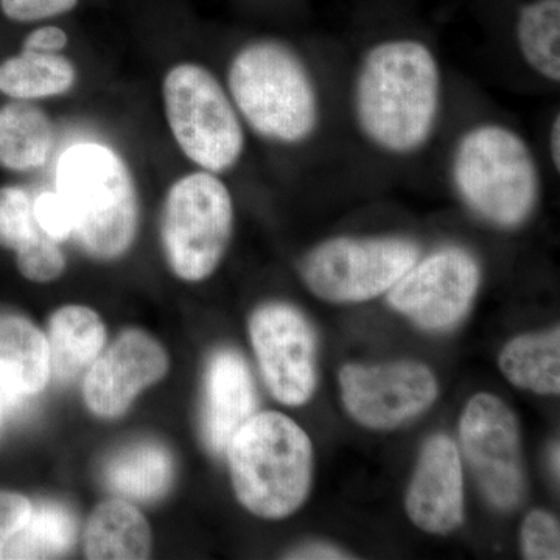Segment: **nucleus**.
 <instances>
[{
    "label": "nucleus",
    "instance_id": "f257e3e1",
    "mask_svg": "<svg viewBox=\"0 0 560 560\" xmlns=\"http://www.w3.org/2000/svg\"><path fill=\"white\" fill-rule=\"evenodd\" d=\"M352 109L375 149L393 156L418 153L441 119L442 73L433 50L410 38L374 44L357 68Z\"/></svg>",
    "mask_w": 560,
    "mask_h": 560
},
{
    "label": "nucleus",
    "instance_id": "f03ea898",
    "mask_svg": "<svg viewBox=\"0 0 560 560\" xmlns=\"http://www.w3.org/2000/svg\"><path fill=\"white\" fill-rule=\"evenodd\" d=\"M228 90L243 120L268 142L300 145L318 131V88L285 43L260 39L242 47L228 70Z\"/></svg>",
    "mask_w": 560,
    "mask_h": 560
},
{
    "label": "nucleus",
    "instance_id": "7ed1b4c3",
    "mask_svg": "<svg viewBox=\"0 0 560 560\" xmlns=\"http://www.w3.org/2000/svg\"><path fill=\"white\" fill-rule=\"evenodd\" d=\"M57 191L72 215V237L97 260L131 248L139 228V197L130 167L102 143H77L61 154Z\"/></svg>",
    "mask_w": 560,
    "mask_h": 560
},
{
    "label": "nucleus",
    "instance_id": "20e7f679",
    "mask_svg": "<svg viewBox=\"0 0 560 560\" xmlns=\"http://www.w3.org/2000/svg\"><path fill=\"white\" fill-rule=\"evenodd\" d=\"M235 495L250 514L280 521L311 492V438L289 416L267 411L246 420L226 448Z\"/></svg>",
    "mask_w": 560,
    "mask_h": 560
},
{
    "label": "nucleus",
    "instance_id": "39448f33",
    "mask_svg": "<svg viewBox=\"0 0 560 560\" xmlns=\"http://www.w3.org/2000/svg\"><path fill=\"white\" fill-rule=\"evenodd\" d=\"M451 176L464 205L493 226H521L539 202L536 158L506 125L489 121L464 132L453 150Z\"/></svg>",
    "mask_w": 560,
    "mask_h": 560
},
{
    "label": "nucleus",
    "instance_id": "423d86ee",
    "mask_svg": "<svg viewBox=\"0 0 560 560\" xmlns=\"http://www.w3.org/2000/svg\"><path fill=\"white\" fill-rule=\"evenodd\" d=\"M165 117L180 151L201 171L234 168L245 151L237 109L217 77L205 66L183 62L162 84Z\"/></svg>",
    "mask_w": 560,
    "mask_h": 560
},
{
    "label": "nucleus",
    "instance_id": "0eeeda50",
    "mask_svg": "<svg viewBox=\"0 0 560 560\" xmlns=\"http://www.w3.org/2000/svg\"><path fill=\"white\" fill-rule=\"evenodd\" d=\"M234 201L215 173L176 180L162 210L161 242L176 278L201 282L219 268L232 237Z\"/></svg>",
    "mask_w": 560,
    "mask_h": 560
},
{
    "label": "nucleus",
    "instance_id": "6e6552de",
    "mask_svg": "<svg viewBox=\"0 0 560 560\" xmlns=\"http://www.w3.org/2000/svg\"><path fill=\"white\" fill-rule=\"evenodd\" d=\"M419 257V246L410 238H330L302 259L301 276L320 300L363 302L388 293Z\"/></svg>",
    "mask_w": 560,
    "mask_h": 560
},
{
    "label": "nucleus",
    "instance_id": "1a4fd4ad",
    "mask_svg": "<svg viewBox=\"0 0 560 560\" xmlns=\"http://www.w3.org/2000/svg\"><path fill=\"white\" fill-rule=\"evenodd\" d=\"M464 455L493 506L512 511L525 493L518 423L511 408L492 394H477L459 422Z\"/></svg>",
    "mask_w": 560,
    "mask_h": 560
},
{
    "label": "nucleus",
    "instance_id": "9d476101",
    "mask_svg": "<svg viewBox=\"0 0 560 560\" xmlns=\"http://www.w3.org/2000/svg\"><path fill=\"white\" fill-rule=\"evenodd\" d=\"M477 257L460 246H444L416 260L388 291L394 311L429 330L455 326L480 289Z\"/></svg>",
    "mask_w": 560,
    "mask_h": 560
},
{
    "label": "nucleus",
    "instance_id": "9b49d317",
    "mask_svg": "<svg viewBox=\"0 0 560 560\" xmlns=\"http://www.w3.org/2000/svg\"><path fill=\"white\" fill-rule=\"evenodd\" d=\"M249 337L265 383L283 405L307 404L316 389V337L298 308L267 304L249 319Z\"/></svg>",
    "mask_w": 560,
    "mask_h": 560
},
{
    "label": "nucleus",
    "instance_id": "f8f14e48",
    "mask_svg": "<svg viewBox=\"0 0 560 560\" xmlns=\"http://www.w3.org/2000/svg\"><path fill=\"white\" fill-rule=\"evenodd\" d=\"M341 399L360 425L388 430L430 408L438 382L425 364L416 361L348 364L340 372Z\"/></svg>",
    "mask_w": 560,
    "mask_h": 560
},
{
    "label": "nucleus",
    "instance_id": "ddd939ff",
    "mask_svg": "<svg viewBox=\"0 0 560 560\" xmlns=\"http://www.w3.org/2000/svg\"><path fill=\"white\" fill-rule=\"evenodd\" d=\"M164 348L142 330H125L98 355L84 381V401L95 416L119 418L143 389L167 374Z\"/></svg>",
    "mask_w": 560,
    "mask_h": 560
},
{
    "label": "nucleus",
    "instance_id": "4468645a",
    "mask_svg": "<svg viewBox=\"0 0 560 560\" xmlns=\"http://www.w3.org/2000/svg\"><path fill=\"white\" fill-rule=\"evenodd\" d=\"M408 515L418 528L448 534L464 521V474L458 447L445 434L425 442L407 492Z\"/></svg>",
    "mask_w": 560,
    "mask_h": 560
},
{
    "label": "nucleus",
    "instance_id": "2eb2a0df",
    "mask_svg": "<svg viewBox=\"0 0 560 560\" xmlns=\"http://www.w3.org/2000/svg\"><path fill=\"white\" fill-rule=\"evenodd\" d=\"M205 390L202 438L210 452L221 455L257 408L256 385L241 353L231 349L213 353Z\"/></svg>",
    "mask_w": 560,
    "mask_h": 560
},
{
    "label": "nucleus",
    "instance_id": "dca6fc26",
    "mask_svg": "<svg viewBox=\"0 0 560 560\" xmlns=\"http://www.w3.org/2000/svg\"><path fill=\"white\" fill-rule=\"evenodd\" d=\"M33 195L22 186L0 187V248L16 254L25 279L47 283L66 270L60 243L40 230L33 210Z\"/></svg>",
    "mask_w": 560,
    "mask_h": 560
},
{
    "label": "nucleus",
    "instance_id": "f3484780",
    "mask_svg": "<svg viewBox=\"0 0 560 560\" xmlns=\"http://www.w3.org/2000/svg\"><path fill=\"white\" fill-rule=\"evenodd\" d=\"M50 378L46 335L21 316L0 320V399L21 404L40 393Z\"/></svg>",
    "mask_w": 560,
    "mask_h": 560
},
{
    "label": "nucleus",
    "instance_id": "a211bd4d",
    "mask_svg": "<svg viewBox=\"0 0 560 560\" xmlns=\"http://www.w3.org/2000/svg\"><path fill=\"white\" fill-rule=\"evenodd\" d=\"M47 342L50 374L57 381L70 382L101 355L106 342V327L91 308L66 305L51 315Z\"/></svg>",
    "mask_w": 560,
    "mask_h": 560
},
{
    "label": "nucleus",
    "instance_id": "6ab92c4d",
    "mask_svg": "<svg viewBox=\"0 0 560 560\" xmlns=\"http://www.w3.org/2000/svg\"><path fill=\"white\" fill-rule=\"evenodd\" d=\"M55 139L54 121L39 106L14 101L0 108V167L21 173L43 168Z\"/></svg>",
    "mask_w": 560,
    "mask_h": 560
},
{
    "label": "nucleus",
    "instance_id": "aec40b11",
    "mask_svg": "<svg viewBox=\"0 0 560 560\" xmlns=\"http://www.w3.org/2000/svg\"><path fill=\"white\" fill-rule=\"evenodd\" d=\"M84 552L94 560L147 559L151 552L149 523L128 501H103L84 530Z\"/></svg>",
    "mask_w": 560,
    "mask_h": 560
},
{
    "label": "nucleus",
    "instance_id": "412c9836",
    "mask_svg": "<svg viewBox=\"0 0 560 560\" xmlns=\"http://www.w3.org/2000/svg\"><path fill=\"white\" fill-rule=\"evenodd\" d=\"M175 464L164 445L136 442L114 453L105 466V482L124 499L151 501L171 489Z\"/></svg>",
    "mask_w": 560,
    "mask_h": 560
},
{
    "label": "nucleus",
    "instance_id": "4be33fe9",
    "mask_svg": "<svg viewBox=\"0 0 560 560\" xmlns=\"http://www.w3.org/2000/svg\"><path fill=\"white\" fill-rule=\"evenodd\" d=\"M77 69L65 55L22 49L0 65V92L13 101L58 97L72 90Z\"/></svg>",
    "mask_w": 560,
    "mask_h": 560
},
{
    "label": "nucleus",
    "instance_id": "5701e85b",
    "mask_svg": "<svg viewBox=\"0 0 560 560\" xmlns=\"http://www.w3.org/2000/svg\"><path fill=\"white\" fill-rule=\"evenodd\" d=\"M500 370L518 388L552 396L560 390V331L522 335L500 353Z\"/></svg>",
    "mask_w": 560,
    "mask_h": 560
},
{
    "label": "nucleus",
    "instance_id": "b1692460",
    "mask_svg": "<svg viewBox=\"0 0 560 560\" xmlns=\"http://www.w3.org/2000/svg\"><path fill=\"white\" fill-rule=\"evenodd\" d=\"M515 40L523 61L540 79L560 81V0H530L518 11Z\"/></svg>",
    "mask_w": 560,
    "mask_h": 560
},
{
    "label": "nucleus",
    "instance_id": "393cba45",
    "mask_svg": "<svg viewBox=\"0 0 560 560\" xmlns=\"http://www.w3.org/2000/svg\"><path fill=\"white\" fill-rule=\"evenodd\" d=\"M77 521L65 504L39 501L31 517L2 552V559H54L72 548Z\"/></svg>",
    "mask_w": 560,
    "mask_h": 560
},
{
    "label": "nucleus",
    "instance_id": "a878e982",
    "mask_svg": "<svg viewBox=\"0 0 560 560\" xmlns=\"http://www.w3.org/2000/svg\"><path fill=\"white\" fill-rule=\"evenodd\" d=\"M522 550L529 560L560 559L558 518L545 511H533L522 526Z\"/></svg>",
    "mask_w": 560,
    "mask_h": 560
},
{
    "label": "nucleus",
    "instance_id": "bb28decb",
    "mask_svg": "<svg viewBox=\"0 0 560 560\" xmlns=\"http://www.w3.org/2000/svg\"><path fill=\"white\" fill-rule=\"evenodd\" d=\"M36 221L40 230L55 242L61 243L72 237L73 221L70 210L61 195L55 191H43L33 201Z\"/></svg>",
    "mask_w": 560,
    "mask_h": 560
},
{
    "label": "nucleus",
    "instance_id": "cd10ccee",
    "mask_svg": "<svg viewBox=\"0 0 560 560\" xmlns=\"http://www.w3.org/2000/svg\"><path fill=\"white\" fill-rule=\"evenodd\" d=\"M79 0H0V9L14 22H36L75 9Z\"/></svg>",
    "mask_w": 560,
    "mask_h": 560
},
{
    "label": "nucleus",
    "instance_id": "c85d7f7f",
    "mask_svg": "<svg viewBox=\"0 0 560 560\" xmlns=\"http://www.w3.org/2000/svg\"><path fill=\"white\" fill-rule=\"evenodd\" d=\"M32 503L20 493L0 490V559L9 541L31 517Z\"/></svg>",
    "mask_w": 560,
    "mask_h": 560
},
{
    "label": "nucleus",
    "instance_id": "c756f323",
    "mask_svg": "<svg viewBox=\"0 0 560 560\" xmlns=\"http://www.w3.org/2000/svg\"><path fill=\"white\" fill-rule=\"evenodd\" d=\"M68 33L55 25H46V27L36 28L24 40L22 49L54 51L60 54L68 47Z\"/></svg>",
    "mask_w": 560,
    "mask_h": 560
},
{
    "label": "nucleus",
    "instance_id": "7c9ffc66",
    "mask_svg": "<svg viewBox=\"0 0 560 560\" xmlns=\"http://www.w3.org/2000/svg\"><path fill=\"white\" fill-rule=\"evenodd\" d=\"M289 559H352V556L346 555L345 551H341L340 548L331 547V545L324 544H312L307 545V547L298 548L291 552L290 556H287Z\"/></svg>",
    "mask_w": 560,
    "mask_h": 560
},
{
    "label": "nucleus",
    "instance_id": "2f4dec72",
    "mask_svg": "<svg viewBox=\"0 0 560 560\" xmlns=\"http://www.w3.org/2000/svg\"><path fill=\"white\" fill-rule=\"evenodd\" d=\"M559 140H560V117L556 116V119L552 120L551 130H550V156H551L552 165H555L556 171H558V172L560 168Z\"/></svg>",
    "mask_w": 560,
    "mask_h": 560
},
{
    "label": "nucleus",
    "instance_id": "473e14b6",
    "mask_svg": "<svg viewBox=\"0 0 560 560\" xmlns=\"http://www.w3.org/2000/svg\"><path fill=\"white\" fill-rule=\"evenodd\" d=\"M559 444H556L551 451V466L552 470L556 471V477H559Z\"/></svg>",
    "mask_w": 560,
    "mask_h": 560
},
{
    "label": "nucleus",
    "instance_id": "72a5a7b5",
    "mask_svg": "<svg viewBox=\"0 0 560 560\" xmlns=\"http://www.w3.org/2000/svg\"><path fill=\"white\" fill-rule=\"evenodd\" d=\"M0 412H2V399H0Z\"/></svg>",
    "mask_w": 560,
    "mask_h": 560
}]
</instances>
